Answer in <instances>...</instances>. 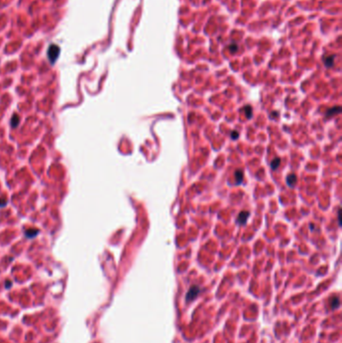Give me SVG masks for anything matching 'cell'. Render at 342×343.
I'll list each match as a JSON object with an SVG mask.
<instances>
[{
  "mask_svg": "<svg viewBox=\"0 0 342 343\" xmlns=\"http://www.w3.org/2000/svg\"><path fill=\"white\" fill-rule=\"evenodd\" d=\"M18 125H19V116L14 115L11 119V126L12 128H16Z\"/></svg>",
  "mask_w": 342,
  "mask_h": 343,
  "instance_id": "8992f818",
  "label": "cell"
},
{
  "mask_svg": "<svg viewBox=\"0 0 342 343\" xmlns=\"http://www.w3.org/2000/svg\"><path fill=\"white\" fill-rule=\"evenodd\" d=\"M245 111H246L247 117H248V119H250L251 115H252V108H251V106H245Z\"/></svg>",
  "mask_w": 342,
  "mask_h": 343,
  "instance_id": "7c38bea8",
  "label": "cell"
},
{
  "mask_svg": "<svg viewBox=\"0 0 342 343\" xmlns=\"http://www.w3.org/2000/svg\"><path fill=\"white\" fill-rule=\"evenodd\" d=\"M295 183H296V176L293 175V174L288 176L287 177V184L291 187V186H293Z\"/></svg>",
  "mask_w": 342,
  "mask_h": 343,
  "instance_id": "5b68a950",
  "label": "cell"
},
{
  "mask_svg": "<svg viewBox=\"0 0 342 343\" xmlns=\"http://www.w3.org/2000/svg\"><path fill=\"white\" fill-rule=\"evenodd\" d=\"M199 293V287L197 286H193L192 288H190V290L187 293V300H193L194 298L198 295Z\"/></svg>",
  "mask_w": 342,
  "mask_h": 343,
  "instance_id": "7a4b0ae2",
  "label": "cell"
},
{
  "mask_svg": "<svg viewBox=\"0 0 342 343\" xmlns=\"http://www.w3.org/2000/svg\"><path fill=\"white\" fill-rule=\"evenodd\" d=\"M338 112H340V107H339V106H336V107L331 108V110H328L327 115L329 116V115H332L333 114H334V115H335V114H338Z\"/></svg>",
  "mask_w": 342,
  "mask_h": 343,
  "instance_id": "30bf717a",
  "label": "cell"
},
{
  "mask_svg": "<svg viewBox=\"0 0 342 343\" xmlns=\"http://www.w3.org/2000/svg\"><path fill=\"white\" fill-rule=\"evenodd\" d=\"M249 216H250V214L248 213V212H246V211L241 212V213L239 214V216H238V222H239V224H241V225L246 224V221H247V219H248Z\"/></svg>",
  "mask_w": 342,
  "mask_h": 343,
  "instance_id": "3957f363",
  "label": "cell"
},
{
  "mask_svg": "<svg viewBox=\"0 0 342 343\" xmlns=\"http://www.w3.org/2000/svg\"><path fill=\"white\" fill-rule=\"evenodd\" d=\"M338 305H339V298L335 296L331 300V307H332V308H337V307H338Z\"/></svg>",
  "mask_w": 342,
  "mask_h": 343,
  "instance_id": "9c48e42d",
  "label": "cell"
},
{
  "mask_svg": "<svg viewBox=\"0 0 342 343\" xmlns=\"http://www.w3.org/2000/svg\"><path fill=\"white\" fill-rule=\"evenodd\" d=\"M229 49H230V51H231L232 53L236 52V51L238 50V45H237V44H235V43H233V44H231V45H230V46H229Z\"/></svg>",
  "mask_w": 342,
  "mask_h": 343,
  "instance_id": "4fadbf2b",
  "label": "cell"
},
{
  "mask_svg": "<svg viewBox=\"0 0 342 343\" xmlns=\"http://www.w3.org/2000/svg\"><path fill=\"white\" fill-rule=\"evenodd\" d=\"M333 59H334V56H333V55L326 57L325 59H324V63H325V65L328 66V67L332 66V64H333Z\"/></svg>",
  "mask_w": 342,
  "mask_h": 343,
  "instance_id": "ba28073f",
  "label": "cell"
},
{
  "mask_svg": "<svg viewBox=\"0 0 342 343\" xmlns=\"http://www.w3.org/2000/svg\"><path fill=\"white\" fill-rule=\"evenodd\" d=\"M59 53H60V48H59V46H57V45L51 44L50 46L48 47L47 56H48V59L50 60L51 64H53V63L55 62L58 55H59Z\"/></svg>",
  "mask_w": 342,
  "mask_h": 343,
  "instance_id": "6da1fadb",
  "label": "cell"
},
{
  "mask_svg": "<svg viewBox=\"0 0 342 343\" xmlns=\"http://www.w3.org/2000/svg\"><path fill=\"white\" fill-rule=\"evenodd\" d=\"M238 135H239V134H238L236 132H234V133L232 134V138H233V139H236V138L238 137Z\"/></svg>",
  "mask_w": 342,
  "mask_h": 343,
  "instance_id": "5bb4252c",
  "label": "cell"
},
{
  "mask_svg": "<svg viewBox=\"0 0 342 343\" xmlns=\"http://www.w3.org/2000/svg\"><path fill=\"white\" fill-rule=\"evenodd\" d=\"M280 162H281V160L279 159V157H276V159H274L272 161V162H271V168H272V170H276L278 167H279V165H280Z\"/></svg>",
  "mask_w": 342,
  "mask_h": 343,
  "instance_id": "52a82bcc",
  "label": "cell"
},
{
  "mask_svg": "<svg viewBox=\"0 0 342 343\" xmlns=\"http://www.w3.org/2000/svg\"><path fill=\"white\" fill-rule=\"evenodd\" d=\"M235 177H236V180H237V183L240 184L242 182V180H243V173L241 171H236Z\"/></svg>",
  "mask_w": 342,
  "mask_h": 343,
  "instance_id": "8fae6325",
  "label": "cell"
},
{
  "mask_svg": "<svg viewBox=\"0 0 342 343\" xmlns=\"http://www.w3.org/2000/svg\"><path fill=\"white\" fill-rule=\"evenodd\" d=\"M38 230H34V229H30V230H26L25 231V236L27 238H33L38 234Z\"/></svg>",
  "mask_w": 342,
  "mask_h": 343,
  "instance_id": "277c9868",
  "label": "cell"
}]
</instances>
